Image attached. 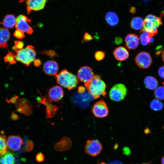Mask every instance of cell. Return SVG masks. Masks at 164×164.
I'll return each instance as SVG.
<instances>
[{
	"label": "cell",
	"instance_id": "4fadbf2b",
	"mask_svg": "<svg viewBox=\"0 0 164 164\" xmlns=\"http://www.w3.org/2000/svg\"><path fill=\"white\" fill-rule=\"evenodd\" d=\"M40 102L44 104L46 107L47 117L50 118L53 117L57 111L58 108L52 104L51 100L49 97H42L40 100Z\"/></svg>",
	"mask_w": 164,
	"mask_h": 164
},
{
	"label": "cell",
	"instance_id": "9c48e42d",
	"mask_svg": "<svg viewBox=\"0 0 164 164\" xmlns=\"http://www.w3.org/2000/svg\"><path fill=\"white\" fill-rule=\"evenodd\" d=\"M77 76L80 81L86 84L90 82L94 75L92 69L90 67L84 66L78 70Z\"/></svg>",
	"mask_w": 164,
	"mask_h": 164
},
{
	"label": "cell",
	"instance_id": "d6986e66",
	"mask_svg": "<svg viewBox=\"0 0 164 164\" xmlns=\"http://www.w3.org/2000/svg\"><path fill=\"white\" fill-rule=\"evenodd\" d=\"M113 54L117 60L121 61L127 60L129 55L128 50L122 46H119L115 48L113 52Z\"/></svg>",
	"mask_w": 164,
	"mask_h": 164
},
{
	"label": "cell",
	"instance_id": "7c38bea8",
	"mask_svg": "<svg viewBox=\"0 0 164 164\" xmlns=\"http://www.w3.org/2000/svg\"><path fill=\"white\" fill-rule=\"evenodd\" d=\"M23 143L22 139L19 135H10L7 140L8 148L13 151H17L20 149Z\"/></svg>",
	"mask_w": 164,
	"mask_h": 164
},
{
	"label": "cell",
	"instance_id": "ba28073f",
	"mask_svg": "<svg viewBox=\"0 0 164 164\" xmlns=\"http://www.w3.org/2000/svg\"><path fill=\"white\" fill-rule=\"evenodd\" d=\"M135 61L139 67L146 69L149 67L152 62L150 54L146 52L142 51L138 53L135 58Z\"/></svg>",
	"mask_w": 164,
	"mask_h": 164
},
{
	"label": "cell",
	"instance_id": "8992f818",
	"mask_svg": "<svg viewBox=\"0 0 164 164\" xmlns=\"http://www.w3.org/2000/svg\"><path fill=\"white\" fill-rule=\"evenodd\" d=\"M102 149L101 144L97 140H89L86 142L85 151L87 154L91 156H96L98 155Z\"/></svg>",
	"mask_w": 164,
	"mask_h": 164
},
{
	"label": "cell",
	"instance_id": "1f68e13d",
	"mask_svg": "<svg viewBox=\"0 0 164 164\" xmlns=\"http://www.w3.org/2000/svg\"><path fill=\"white\" fill-rule=\"evenodd\" d=\"M105 56V53L103 51H98L96 52L94 54V57L96 60L100 61L103 60Z\"/></svg>",
	"mask_w": 164,
	"mask_h": 164
},
{
	"label": "cell",
	"instance_id": "7a4b0ae2",
	"mask_svg": "<svg viewBox=\"0 0 164 164\" xmlns=\"http://www.w3.org/2000/svg\"><path fill=\"white\" fill-rule=\"evenodd\" d=\"M55 76L59 84L69 90L76 87L79 83L76 76L66 69L63 70Z\"/></svg>",
	"mask_w": 164,
	"mask_h": 164
},
{
	"label": "cell",
	"instance_id": "bcb514c9",
	"mask_svg": "<svg viewBox=\"0 0 164 164\" xmlns=\"http://www.w3.org/2000/svg\"><path fill=\"white\" fill-rule=\"evenodd\" d=\"M163 128H164V127H163Z\"/></svg>",
	"mask_w": 164,
	"mask_h": 164
},
{
	"label": "cell",
	"instance_id": "f35d334b",
	"mask_svg": "<svg viewBox=\"0 0 164 164\" xmlns=\"http://www.w3.org/2000/svg\"><path fill=\"white\" fill-rule=\"evenodd\" d=\"M33 63L34 65L36 67H38L41 64V60L38 59L35 60L33 61Z\"/></svg>",
	"mask_w": 164,
	"mask_h": 164
},
{
	"label": "cell",
	"instance_id": "5b68a950",
	"mask_svg": "<svg viewBox=\"0 0 164 164\" xmlns=\"http://www.w3.org/2000/svg\"><path fill=\"white\" fill-rule=\"evenodd\" d=\"M127 89L125 86L121 84H116L111 89L109 93L110 98L114 101H120L126 96Z\"/></svg>",
	"mask_w": 164,
	"mask_h": 164
},
{
	"label": "cell",
	"instance_id": "f1b7e54d",
	"mask_svg": "<svg viewBox=\"0 0 164 164\" xmlns=\"http://www.w3.org/2000/svg\"><path fill=\"white\" fill-rule=\"evenodd\" d=\"M151 108L154 111L161 110L163 108V104L159 100L155 99L151 102L150 105Z\"/></svg>",
	"mask_w": 164,
	"mask_h": 164
},
{
	"label": "cell",
	"instance_id": "5bb4252c",
	"mask_svg": "<svg viewBox=\"0 0 164 164\" xmlns=\"http://www.w3.org/2000/svg\"><path fill=\"white\" fill-rule=\"evenodd\" d=\"M49 98L53 101L57 102L60 100L64 95V91L60 86L56 85L50 88L48 91Z\"/></svg>",
	"mask_w": 164,
	"mask_h": 164
},
{
	"label": "cell",
	"instance_id": "ee69618b",
	"mask_svg": "<svg viewBox=\"0 0 164 164\" xmlns=\"http://www.w3.org/2000/svg\"><path fill=\"white\" fill-rule=\"evenodd\" d=\"M162 60L164 62V50L162 52Z\"/></svg>",
	"mask_w": 164,
	"mask_h": 164
},
{
	"label": "cell",
	"instance_id": "cb8c5ba5",
	"mask_svg": "<svg viewBox=\"0 0 164 164\" xmlns=\"http://www.w3.org/2000/svg\"><path fill=\"white\" fill-rule=\"evenodd\" d=\"M105 19L107 23L110 26H114L116 25L119 22V19L117 15L113 12H109L106 15Z\"/></svg>",
	"mask_w": 164,
	"mask_h": 164
},
{
	"label": "cell",
	"instance_id": "d6a6232c",
	"mask_svg": "<svg viewBox=\"0 0 164 164\" xmlns=\"http://www.w3.org/2000/svg\"><path fill=\"white\" fill-rule=\"evenodd\" d=\"M13 35L14 37L20 39H22L25 36L24 32L17 29L15 31Z\"/></svg>",
	"mask_w": 164,
	"mask_h": 164
},
{
	"label": "cell",
	"instance_id": "2e32d148",
	"mask_svg": "<svg viewBox=\"0 0 164 164\" xmlns=\"http://www.w3.org/2000/svg\"><path fill=\"white\" fill-rule=\"evenodd\" d=\"M124 41L127 48L129 50H134L138 45L139 39L135 33H129L125 36Z\"/></svg>",
	"mask_w": 164,
	"mask_h": 164
},
{
	"label": "cell",
	"instance_id": "ab89813d",
	"mask_svg": "<svg viewBox=\"0 0 164 164\" xmlns=\"http://www.w3.org/2000/svg\"><path fill=\"white\" fill-rule=\"evenodd\" d=\"M85 91V88L82 86H79L78 89V92L79 93L81 94L84 92Z\"/></svg>",
	"mask_w": 164,
	"mask_h": 164
},
{
	"label": "cell",
	"instance_id": "e575fe53",
	"mask_svg": "<svg viewBox=\"0 0 164 164\" xmlns=\"http://www.w3.org/2000/svg\"><path fill=\"white\" fill-rule=\"evenodd\" d=\"M36 159L38 162H43L44 159V156L41 152H39L37 154L36 156Z\"/></svg>",
	"mask_w": 164,
	"mask_h": 164
},
{
	"label": "cell",
	"instance_id": "836d02e7",
	"mask_svg": "<svg viewBox=\"0 0 164 164\" xmlns=\"http://www.w3.org/2000/svg\"><path fill=\"white\" fill-rule=\"evenodd\" d=\"M14 46L17 50L22 49L24 46L23 42L20 41H14Z\"/></svg>",
	"mask_w": 164,
	"mask_h": 164
},
{
	"label": "cell",
	"instance_id": "e0dca14e",
	"mask_svg": "<svg viewBox=\"0 0 164 164\" xmlns=\"http://www.w3.org/2000/svg\"><path fill=\"white\" fill-rule=\"evenodd\" d=\"M72 145V141L67 137H64L54 145V149L56 151L63 152L70 149Z\"/></svg>",
	"mask_w": 164,
	"mask_h": 164
},
{
	"label": "cell",
	"instance_id": "d590c367",
	"mask_svg": "<svg viewBox=\"0 0 164 164\" xmlns=\"http://www.w3.org/2000/svg\"><path fill=\"white\" fill-rule=\"evenodd\" d=\"M93 39L92 37L88 33L86 32L84 36V40L85 41H88Z\"/></svg>",
	"mask_w": 164,
	"mask_h": 164
},
{
	"label": "cell",
	"instance_id": "4dcf8cb0",
	"mask_svg": "<svg viewBox=\"0 0 164 164\" xmlns=\"http://www.w3.org/2000/svg\"><path fill=\"white\" fill-rule=\"evenodd\" d=\"M34 144L33 142L31 140H27L26 143L25 150L26 152H30L32 150Z\"/></svg>",
	"mask_w": 164,
	"mask_h": 164
},
{
	"label": "cell",
	"instance_id": "6da1fadb",
	"mask_svg": "<svg viewBox=\"0 0 164 164\" xmlns=\"http://www.w3.org/2000/svg\"><path fill=\"white\" fill-rule=\"evenodd\" d=\"M84 85L94 99L98 98L101 96H105L106 94V85L98 75L94 76L90 82L84 84Z\"/></svg>",
	"mask_w": 164,
	"mask_h": 164
},
{
	"label": "cell",
	"instance_id": "44dd1931",
	"mask_svg": "<svg viewBox=\"0 0 164 164\" xmlns=\"http://www.w3.org/2000/svg\"><path fill=\"white\" fill-rule=\"evenodd\" d=\"M16 22V18L14 15L10 14L5 15L0 23L5 28L9 29L15 26Z\"/></svg>",
	"mask_w": 164,
	"mask_h": 164
},
{
	"label": "cell",
	"instance_id": "7bdbcfd3",
	"mask_svg": "<svg viewBox=\"0 0 164 164\" xmlns=\"http://www.w3.org/2000/svg\"><path fill=\"white\" fill-rule=\"evenodd\" d=\"M161 164H164V155L163 156L161 159Z\"/></svg>",
	"mask_w": 164,
	"mask_h": 164
},
{
	"label": "cell",
	"instance_id": "83f0119b",
	"mask_svg": "<svg viewBox=\"0 0 164 164\" xmlns=\"http://www.w3.org/2000/svg\"><path fill=\"white\" fill-rule=\"evenodd\" d=\"M4 59L5 63H8L9 64H14L16 63L15 55L12 52H9Z\"/></svg>",
	"mask_w": 164,
	"mask_h": 164
},
{
	"label": "cell",
	"instance_id": "d4e9b609",
	"mask_svg": "<svg viewBox=\"0 0 164 164\" xmlns=\"http://www.w3.org/2000/svg\"><path fill=\"white\" fill-rule=\"evenodd\" d=\"M143 23L142 19L139 17L133 18L131 20L130 26L131 28L135 30H138L142 29Z\"/></svg>",
	"mask_w": 164,
	"mask_h": 164
},
{
	"label": "cell",
	"instance_id": "ffe728a7",
	"mask_svg": "<svg viewBox=\"0 0 164 164\" xmlns=\"http://www.w3.org/2000/svg\"><path fill=\"white\" fill-rule=\"evenodd\" d=\"M10 36V32L7 29L0 28V48H6L8 47L7 42Z\"/></svg>",
	"mask_w": 164,
	"mask_h": 164
},
{
	"label": "cell",
	"instance_id": "30bf717a",
	"mask_svg": "<svg viewBox=\"0 0 164 164\" xmlns=\"http://www.w3.org/2000/svg\"><path fill=\"white\" fill-rule=\"evenodd\" d=\"M92 112L94 115L98 118H103L107 116L108 113V109L105 102L101 100L94 105Z\"/></svg>",
	"mask_w": 164,
	"mask_h": 164
},
{
	"label": "cell",
	"instance_id": "74e56055",
	"mask_svg": "<svg viewBox=\"0 0 164 164\" xmlns=\"http://www.w3.org/2000/svg\"><path fill=\"white\" fill-rule=\"evenodd\" d=\"M158 73L159 76L162 78L164 79V66L159 68Z\"/></svg>",
	"mask_w": 164,
	"mask_h": 164
},
{
	"label": "cell",
	"instance_id": "52a82bcc",
	"mask_svg": "<svg viewBox=\"0 0 164 164\" xmlns=\"http://www.w3.org/2000/svg\"><path fill=\"white\" fill-rule=\"evenodd\" d=\"M31 20L26 15H20L16 18V22L15 27L17 29L23 32L31 35L33 32L32 28L29 25L28 22H30Z\"/></svg>",
	"mask_w": 164,
	"mask_h": 164
},
{
	"label": "cell",
	"instance_id": "b9f144b4",
	"mask_svg": "<svg viewBox=\"0 0 164 164\" xmlns=\"http://www.w3.org/2000/svg\"><path fill=\"white\" fill-rule=\"evenodd\" d=\"M130 12H131V13H134L136 12V9H135L134 8V7H133L130 10Z\"/></svg>",
	"mask_w": 164,
	"mask_h": 164
},
{
	"label": "cell",
	"instance_id": "3957f363",
	"mask_svg": "<svg viewBox=\"0 0 164 164\" xmlns=\"http://www.w3.org/2000/svg\"><path fill=\"white\" fill-rule=\"evenodd\" d=\"M15 51L17 61L20 62L27 66H29L35 60L36 54L34 47L30 45Z\"/></svg>",
	"mask_w": 164,
	"mask_h": 164
},
{
	"label": "cell",
	"instance_id": "60d3db41",
	"mask_svg": "<svg viewBox=\"0 0 164 164\" xmlns=\"http://www.w3.org/2000/svg\"><path fill=\"white\" fill-rule=\"evenodd\" d=\"M114 42L116 44H120L122 42V39L121 37H117L115 39Z\"/></svg>",
	"mask_w": 164,
	"mask_h": 164
},
{
	"label": "cell",
	"instance_id": "9a60e30c",
	"mask_svg": "<svg viewBox=\"0 0 164 164\" xmlns=\"http://www.w3.org/2000/svg\"><path fill=\"white\" fill-rule=\"evenodd\" d=\"M17 111L26 115H30L32 113V105L30 102L25 99H22L16 104Z\"/></svg>",
	"mask_w": 164,
	"mask_h": 164
},
{
	"label": "cell",
	"instance_id": "ac0fdd59",
	"mask_svg": "<svg viewBox=\"0 0 164 164\" xmlns=\"http://www.w3.org/2000/svg\"><path fill=\"white\" fill-rule=\"evenodd\" d=\"M59 69L57 63L53 60H48L44 64L43 70L44 72L49 75L57 74Z\"/></svg>",
	"mask_w": 164,
	"mask_h": 164
},
{
	"label": "cell",
	"instance_id": "603a6c76",
	"mask_svg": "<svg viewBox=\"0 0 164 164\" xmlns=\"http://www.w3.org/2000/svg\"><path fill=\"white\" fill-rule=\"evenodd\" d=\"M144 83L146 88L150 90L156 89L158 85L157 80L151 76L146 77L144 80Z\"/></svg>",
	"mask_w": 164,
	"mask_h": 164
},
{
	"label": "cell",
	"instance_id": "8d00e7d4",
	"mask_svg": "<svg viewBox=\"0 0 164 164\" xmlns=\"http://www.w3.org/2000/svg\"><path fill=\"white\" fill-rule=\"evenodd\" d=\"M43 53L51 57L55 56L56 55V54L55 52L53 50L46 51L44 52Z\"/></svg>",
	"mask_w": 164,
	"mask_h": 164
},
{
	"label": "cell",
	"instance_id": "7402d4cb",
	"mask_svg": "<svg viewBox=\"0 0 164 164\" xmlns=\"http://www.w3.org/2000/svg\"><path fill=\"white\" fill-rule=\"evenodd\" d=\"M15 159L14 153L8 151L1 155L0 164H15Z\"/></svg>",
	"mask_w": 164,
	"mask_h": 164
},
{
	"label": "cell",
	"instance_id": "f6af8a7d",
	"mask_svg": "<svg viewBox=\"0 0 164 164\" xmlns=\"http://www.w3.org/2000/svg\"><path fill=\"white\" fill-rule=\"evenodd\" d=\"M163 84L164 85V82H163Z\"/></svg>",
	"mask_w": 164,
	"mask_h": 164
},
{
	"label": "cell",
	"instance_id": "277c9868",
	"mask_svg": "<svg viewBox=\"0 0 164 164\" xmlns=\"http://www.w3.org/2000/svg\"><path fill=\"white\" fill-rule=\"evenodd\" d=\"M162 24L160 18L152 14H149L143 20V26L141 32H147L153 36L157 33L158 28Z\"/></svg>",
	"mask_w": 164,
	"mask_h": 164
},
{
	"label": "cell",
	"instance_id": "8fae6325",
	"mask_svg": "<svg viewBox=\"0 0 164 164\" xmlns=\"http://www.w3.org/2000/svg\"><path fill=\"white\" fill-rule=\"evenodd\" d=\"M46 0H20V2H25L28 14L32 11H38L43 9Z\"/></svg>",
	"mask_w": 164,
	"mask_h": 164
},
{
	"label": "cell",
	"instance_id": "484cf974",
	"mask_svg": "<svg viewBox=\"0 0 164 164\" xmlns=\"http://www.w3.org/2000/svg\"><path fill=\"white\" fill-rule=\"evenodd\" d=\"M140 38L141 44L143 46L147 45L148 44L152 43L154 41L153 36L146 32H142Z\"/></svg>",
	"mask_w": 164,
	"mask_h": 164
},
{
	"label": "cell",
	"instance_id": "4316f807",
	"mask_svg": "<svg viewBox=\"0 0 164 164\" xmlns=\"http://www.w3.org/2000/svg\"><path fill=\"white\" fill-rule=\"evenodd\" d=\"M7 140L6 137L4 135H0V155L7 152Z\"/></svg>",
	"mask_w": 164,
	"mask_h": 164
},
{
	"label": "cell",
	"instance_id": "f546056e",
	"mask_svg": "<svg viewBox=\"0 0 164 164\" xmlns=\"http://www.w3.org/2000/svg\"><path fill=\"white\" fill-rule=\"evenodd\" d=\"M154 93L157 98L161 100H164V87L159 86L157 87Z\"/></svg>",
	"mask_w": 164,
	"mask_h": 164
}]
</instances>
